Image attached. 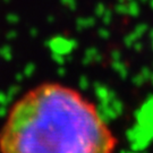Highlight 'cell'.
<instances>
[{
	"label": "cell",
	"mask_w": 153,
	"mask_h": 153,
	"mask_svg": "<svg viewBox=\"0 0 153 153\" xmlns=\"http://www.w3.org/2000/svg\"><path fill=\"white\" fill-rule=\"evenodd\" d=\"M116 145L95 105L58 83L25 93L0 131L2 153H114Z\"/></svg>",
	"instance_id": "obj_1"
}]
</instances>
